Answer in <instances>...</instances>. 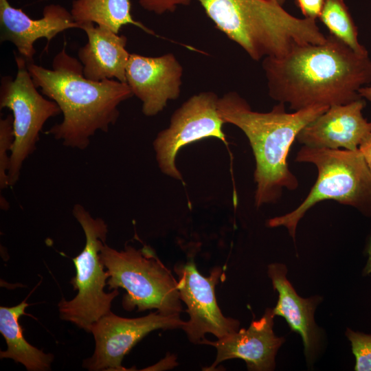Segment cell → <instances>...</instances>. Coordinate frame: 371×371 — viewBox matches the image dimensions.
<instances>
[{
    "instance_id": "cell-1",
    "label": "cell",
    "mask_w": 371,
    "mask_h": 371,
    "mask_svg": "<svg viewBox=\"0 0 371 371\" xmlns=\"http://www.w3.org/2000/svg\"><path fill=\"white\" fill-rule=\"evenodd\" d=\"M269 96L298 111L345 104L361 98L371 82L369 54H359L332 34L319 44L298 45L280 57L262 59Z\"/></svg>"
},
{
    "instance_id": "cell-2",
    "label": "cell",
    "mask_w": 371,
    "mask_h": 371,
    "mask_svg": "<svg viewBox=\"0 0 371 371\" xmlns=\"http://www.w3.org/2000/svg\"><path fill=\"white\" fill-rule=\"evenodd\" d=\"M27 66L36 87L63 113V120L45 133L67 147L87 148L96 132L106 133L115 124L119 105L133 95L126 82L85 78L82 63L67 54L65 44L54 56L51 69L34 63Z\"/></svg>"
},
{
    "instance_id": "cell-3",
    "label": "cell",
    "mask_w": 371,
    "mask_h": 371,
    "mask_svg": "<svg viewBox=\"0 0 371 371\" xmlns=\"http://www.w3.org/2000/svg\"><path fill=\"white\" fill-rule=\"evenodd\" d=\"M329 107L315 105L288 113L284 104L279 102L265 113L253 111L235 91L219 98L221 117L225 124L239 128L251 146L256 160V207L278 201L283 188L294 190L297 188V179L288 166L289 150L302 129Z\"/></svg>"
},
{
    "instance_id": "cell-4",
    "label": "cell",
    "mask_w": 371,
    "mask_h": 371,
    "mask_svg": "<svg viewBox=\"0 0 371 371\" xmlns=\"http://www.w3.org/2000/svg\"><path fill=\"white\" fill-rule=\"evenodd\" d=\"M216 27L254 60L325 42L316 19L297 18L276 0H196Z\"/></svg>"
},
{
    "instance_id": "cell-5",
    "label": "cell",
    "mask_w": 371,
    "mask_h": 371,
    "mask_svg": "<svg viewBox=\"0 0 371 371\" xmlns=\"http://www.w3.org/2000/svg\"><path fill=\"white\" fill-rule=\"evenodd\" d=\"M295 161L314 164L317 178L310 192L292 212L268 220L269 227H285L295 240L296 228L306 212L326 199L351 205L371 216V172L359 149L355 150L303 146Z\"/></svg>"
},
{
    "instance_id": "cell-6",
    "label": "cell",
    "mask_w": 371,
    "mask_h": 371,
    "mask_svg": "<svg viewBox=\"0 0 371 371\" xmlns=\"http://www.w3.org/2000/svg\"><path fill=\"white\" fill-rule=\"evenodd\" d=\"M100 256L109 274V289L122 288L126 291L122 298L125 310L156 309L166 315L181 314L177 282L150 247L126 245L117 251L105 243Z\"/></svg>"
},
{
    "instance_id": "cell-7",
    "label": "cell",
    "mask_w": 371,
    "mask_h": 371,
    "mask_svg": "<svg viewBox=\"0 0 371 371\" xmlns=\"http://www.w3.org/2000/svg\"><path fill=\"white\" fill-rule=\"evenodd\" d=\"M73 215L82 228L85 245L82 251L72 258L76 276L71 284L78 293L72 300L63 298L58 304L62 319L90 332L91 325L111 312V303L119 295L117 289L106 293L109 274L104 271L100 252L106 243L108 226L103 219L93 218L80 204L73 207Z\"/></svg>"
},
{
    "instance_id": "cell-8",
    "label": "cell",
    "mask_w": 371,
    "mask_h": 371,
    "mask_svg": "<svg viewBox=\"0 0 371 371\" xmlns=\"http://www.w3.org/2000/svg\"><path fill=\"white\" fill-rule=\"evenodd\" d=\"M17 72L1 78L0 108L11 111L14 142L8 171L9 187L19 181L24 161L36 149L45 122L61 113L58 104L45 98L36 87L26 60L14 52Z\"/></svg>"
},
{
    "instance_id": "cell-9",
    "label": "cell",
    "mask_w": 371,
    "mask_h": 371,
    "mask_svg": "<svg viewBox=\"0 0 371 371\" xmlns=\"http://www.w3.org/2000/svg\"><path fill=\"white\" fill-rule=\"evenodd\" d=\"M218 99L212 91L192 95L173 113L169 126L157 134L153 146L164 174L183 181L175 159L179 150L189 144L216 137L227 144L223 131L225 122L218 110Z\"/></svg>"
},
{
    "instance_id": "cell-10",
    "label": "cell",
    "mask_w": 371,
    "mask_h": 371,
    "mask_svg": "<svg viewBox=\"0 0 371 371\" xmlns=\"http://www.w3.org/2000/svg\"><path fill=\"white\" fill-rule=\"evenodd\" d=\"M184 322L180 315H166L157 311L136 318L122 317L111 311L91 325L95 350L82 366L91 371L126 370L122 366L124 357L148 333L181 328Z\"/></svg>"
},
{
    "instance_id": "cell-11",
    "label": "cell",
    "mask_w": 371,
    "mask_h": 371,
    "mask_svg": "<svg viewBox=\"0 0 371 371\" xmlns=\"http://www.w3.org/2000/svg\"><path fill=\"white\" fill-rule=\"evenodd\" d=\"M175 272L181 300L190 317L181 329L190 341L201 344L206 333L220 339L240 329L239 321L224 316L216 302L215 286L222 276L221 267L213 268L205 277L192 261H188L177 264Z\"/></svg>"
},
{
    "instance_id": "cell-12",
    "label": "cell",
    "mask_w": 371,
    "mask_h": 371,
    "mask_svg": "<svg viewBox=\"0 0 371 371\" xmlns=\"http://www.w3.org/2000/svg\"><path fill=\"white\" fill-rule=\"evenodd\" d=\"M182 74L183 67L172 53L155 57L131 54L126 82L142 101L143 113L150 117L179 96Z\"/></svg>"
},
{
    "instance_id": "cell-13",
    "label": "cell",
    "mask_w": 371,
    "mask_h": 371,
    "mask_svg": "<svg viewBox=\"0 0 371 371\" xmlns=\"http://www.w3.org/2000/svg\"><path fill=\"white\" fill-rule=\"evenodd\" d=\"M273 308H266L258 320L251 322L248 328H241L216 341L205 339L201 344L210 345L216 349V359L203 370L212 371L224 361L243 359L251 371H271L276 367V356L284 343L283 337L274 333Z\"/></svg>"
},
{
    "instance_id": "cell-14",
    "label": "cell",
    "mask_w": 371,
    "mask_h": 371,
    "mask_svg": "<svg viewBox=\"0 0 371 371\" xmlns=\"http://www.w3.org/2000/svg\"><path fill=\"white\" fill-rule=\"evenodd\" d=\"M71 28L80 29V25L71 12L59 4L45 6L43 16L34 19L8 0H0V41L12 43L27 63H34L37 40L45 38L49 43L59 33Z\"/></svg>"
},
{
    "instance_id": "cell-15",
    "label": "cell",
    "mask_w": 371,
    "mask_h": 371,
    "mask_svg": "<svg viewBox=\"0 0 371 371\" xmlns=\"http://www.w3.org/2000/svg\"><path fill=\"white\" fill-rule=\"evenodd\" d=\"M366 102L360 98L345 104L330 106L298 133L304 146L355 150L371 133V122L363 115Z\"/></svg>"
},
{
    "instance_id": "cell-16",
    "label": "cell",
    "mask_w": 371,
    "mask_h": 371,
    "mask_svg": "<svg viewBox=\"0 0 371 371\" xmlns=\"http://www.w3.org/2000/svg\"><path fill=\"white\" fill-rule=\"evenodd\" d=\"M267 273L273 289L278 293L273 313L284 317L290 328L301 336L306 361L308 364L313 363L321 348L322 330L315 322L314 314L322 297L318 295L308 298L300 297L287 279V268L284 264L269 265Z\"/></svg>"
},
{
    "instance_id": "cell-17",
    "label": "cell",
    "mask_w": 371,
    "mask_h": 371,
    "mask_svg": "<svg viewBox=\"0 0 371 371\" xmlns=\"http://www.w3.org/2000/svg\"><path fill=\"white\" fill-rule=\"evenodd\" d=\"M80 29L87 36V43L78 52L85 77L93 81L115 79L126 82L131 54L126 49V36L93 23L82 24Z\"/></svg>"
},
{
    "instance_id": "cell-18",
    "label": "cell",
    "mask_w": 371,
    "mask_h": 371,
    "mask_svg": "<svg viewBox=\"0 0 371 371\" xmlns=\"http://www.w3.org/2000/svg\"><path fill=\"white\" fill-rule=\"evenodd\" d=\"M26 300L16 306L0 307V333L4 337L7 350L1 351V359H11L23 364L28 371L50 370L54 356L29 344L23 335L19 318L29 306Z\"/></svg>"
},
{
    "instance_id": "cell-19",
    "label": "cell",
    "mask_w": 371,
    "mask_h": 371,
    "mask_svg": "<svg viewBox=\"0 0 371 371\" xmlns=\"http://www.w3.org/2000/svg\"><path fill=\"white\" fill-rule=\"evenodd\" d=\"M131 10L130 0H74L70 12L80 29L82 24L93 23L119 33L122 26L133 25L153 34L152 30L133 19Z\"/></svg>"
},
{
    "instance_id": "cell-20",
    "label": "cell",
    "mask_w": 371,
    "mask_h": 371,
    "mask_svg": "<svg viewBox=\"0 0 371 371\" xmlns=\"http://www.w3.org/2000/svg\"><path fill=\"white\" fill-rule=\"evenodd\" d=\"M320 21L335 36L359 54L368 53L358 38L357 27L344 0H324Z\"/></svg>"
},
{
    "instance_id": "cell-21",
    "label": "cell",
    "mask_w": 371,
    "mask_h": 371,
    "mask_svg": "<svg viewBox=\"0 0 371 371\" xmlns=\"http://www.w3.org/2000/svg\"><path fill=\"white\" fill-rule=\"evenodd\" d=\"M14 142L13 117L8 114L0 119V188L9 187L8 171Z\"/></svg>"
},
{
    "instance_id": "cell-22",
    "label": "cell",
    "mask_w": 371,
    "mask_h": 371,
    "mask_svg": "<svg viewBox=\"0 0 371 371\" xmlns=\"http://www.w3.org/2000/svg\"><path fill=\"white\" fill-rule=\"evenodd\" d=\"M346 336L350 341L355 357L356 371H371V335L348 328Z\"/></svg>"
},
{
    "instance_id": "cell-23",
    "label": "cell",
    "mask_w": 371,
    "mask_h": 371,
    "mask_svg": "<svg viewBox=\"0 0 371 371\" xmlns=\"http://www.w3.org/2000/svg\"><path fill=\"white\" fill-rule=\"evenodd\" d=\"M145 10L161 14L166 12H173L178 5H188L191 0H137Z\"/></svg>"
},
{
    "instance_id": "cell-24",
    "label": "cell",
    "mask_w": 371,
    "mask_h": 371,
    "mask_svg": "<svg viewBox=\"0 0 371 371\" xmlns=\"http://www.w3.org/2000/svg\"><path fill=\"white\" fill-rule=\"evenodd\" d=\"M324 0H297L305 18L316 19L321 13Z\"/></svg>"
},
{
    "instance_id": "cell-25",
    "label": "cell",
    "mask_w": 371,
    "mask_h": 371,
    "mask_svg": "<svg viewBox=\"0 0 371 371\" xmlns=\"http://www.w3.org/2000/svg\"><path fill=\"white\" fill-rule=\"evenodd\" d=\"M359 150L371 172V133L360 144Z\"/></svg>"
},
{
    "instance_id": "cell-26",
    "label": "cell",
    "mask_w": 371,
    "mask_h": 371,
    "mask_svg": "<svg viewBox=\"0 0 371 371\" xmlns=\"http://www.w3.org/2000/svg\"><path fill=\"white\" fill-rule=\"evenodd\" d=\"M359 93L362 98H366L371 102V85H367L361 88Z\"/></svg>"
},
{
    "instance_id": "cell-27",
    "label": "cell",
    "mask_w": 371,
    "mask_h": 371,
    "mask_svg": "<svg viewBox=\"0 0 371 371\" xmlns=\"http://www.w3.org/2000/svg\"><path fill=\"white\" fill-rule=\"evenodd\" d=\"M367 254H368V256L367 265H369V266H371V238H370L369 245H368V247Z\"/></svg>"
},
{
    "instance_id": "cell-28",
    "label": "cell",
    "mask_w": 371,
    "mask_h": 371,
    "mask_svg": "<svg viewBox=\"0 0 371 371\" xmlns=\"http://www.w3.org/2000/svg\"><path fill=\"white\" fill-rule=\"evenodd\" d=\"M278 3L280 5H283V3L285 2L286 0H276Z\"/></svg>"
}]
</instances>
